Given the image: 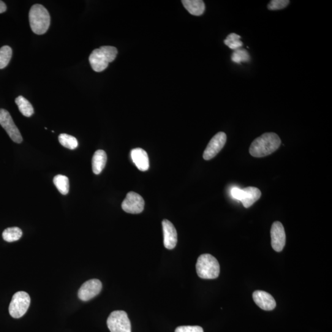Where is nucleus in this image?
Listing matches in <instances>:
<instances>
[{"instance_id":"ddd939ff","label":"nucleus","mask_w":332,"mask_h":332,"mask_svg":"<svg viewBox=\"0 0 332 332\" xmlns=\"http://www.w3.org/2000/svg\"><path fill=\"white\" fill-rule=\"evenodd\" d=\"M255 303L265 311H272L276 306V302L270 294L262 290H256L253 293Z\"/></svg>"},{"instance_id":"aec40b11","label":"nucleus","mask_w":332,"mask_h":332,"mask_svg":"<svg viewBox=\"0 0 332 332\" xmlns=\"http://www.w3.org/2000/svg\"><path fill=\"white\" fill-rule=\"evenodd\" d=\"M3 238L8 243L20 240L23 236V231L18 227L8 228L3 233Z\"/></svg>"},{"instance_id":"f03ea898","label":"nucleus","mask_w":332,"mask_h":332,"mask_svg":"<svg viewBox=\"0 0 332 332\" xmlns=\"http://www.w3.org/2000/svg\"><path fill=\"white\" fill-rule=\"evenodd\" d=\"M118 50L115 47L103 46L92 52L89 56V62L95 72H101L116 58Z\"/></svg>"},{"instance_id":"0eeeda50","label":"nucleus","mask_w":332,"mask_h":332,"mask_svg":"<svg viewBox=\"0 0 332 332\" xmlns=\"http://www.w3.org/2000/svg\"><path fill=\"white\" fill-rule=\"evenodd\" d=\"M0 125L15 143H21L23 140L20 130L16 126L10 113L5 109H0Z\"/></svg>"},{"instance_id":"a878e982","label":"nucleus","mask_w":332,"mask_h":332,"mask_svg":"<svg viewBox=\"0 0 332 332\" xmlns=\"http://www.w3.org/2000/svg\"><path fill=\"white\" fill-rule=\"evenodd\" d=\"M175 332H204L200 326H181L176 329Z\"/></svg>"},{"instance_id":"412c9836","label":"nucleus","mask_w":332,"mask_h":332,"mask_svg":"<svg viewBox=\"0 0 332 332\" xmlns=\"http://www.w3.org/2000/svg\"><path fill=\"white\" fill-rule=\"evenodd\" d=\"M13 55L12 49L8 46L0 48V69H5L9 64Z\"/></svg>"},{"instance_id":"bb28decb","label":"nucleus","mask_w":332,"mask_h":332,"mask_svg":"<svg viewBox=\"0 0 332 332\" xmlns=\"http://www.w3.org/2000/svg\"><path fill=\"white\" fill-rule=\"evenodd\" d=\"M231 193L232 197L234 199H235V200L241 201V202L244 200L245 193L243 189L241 190L236 187L233 188V189L231 190Z\"/></svg>"},{"instance_id":"4be33fe9","label":"nucleus","mask_w":332,"mask_h":332,"mask_svg":"<svg viewBox=\"0 0 332 332\" xmlns=\"http://www.w3.org/2000/svg\"><path fill=\"white\" fill-rule=\"evenodd\" d=\"M59 141L62 146L70 149H75L77 148L78 145L77 138L67 134H60Z\"/></svg>"},{"instance_id":"6ab92c4d","label":"nucleus","mask_w":332,"mask_h":332,"mask_svg":"<svg viewBox=\"0 0 332 332\" xmlns=\"http://www.w3.org/2000/svg\"><path fill=\"white\" fill-rule=\"evenodd\" d=\"M54 185L62 195H66L69 192V179L63 175H58L53 179Z\"/></svg>"},{"instance_id":"5701e85b","label":"nucleus","mask_w":332,"mask_h":332,"mask_svg":"<svg viewBox=\"0 0 332 332\" xmlns=\"http://www.w3.org/2000/svg\"><path fill=\"white\" fill-rule=\"evenodd\" d=\"M241 38L239 35L235 34V33H232V34L228 35L227 39L224 40V43L231 50H238L243 45V42L240 40Z\"/></svg>"},{"instance_id":"a211bd4d","label":"nucleus","mask_w":332,"mask_h":332,"mask_svg":"<svg viewBox=\"0 0 332 332\" xmlns=\"http://www.w3.org/2000/svg\"><path fill=\"white\" fill-rule=\"evenodd\" d=\"M19 110L24 116L31 117L34 113V109L32 105L23 96H19L15 100Z\"/></svg>"},{"instance_id":"423d86ee","label":"nucleus","mask_w":332,"mask_h":332,"mask_svg":"<svg viewBox=\"0 0 332 332\" xmlns=\"http://www.w3.org/2000/svg\"><path fill=\"white\" fill-rule=\"evenodd\" d=\"M107 323L111 332H131L130 320L127 313L124 311L111 312Z\"/></svg>"},{"instance_id":"f8f14e48","label":"nucleus","mask_w":332,"mask_h":332,"mask_svg":"<svg viewBox=\"0 0 332 332\" xmlns=\"http://www.w3.org/2000/svg\"><path fill=\"white\" fill-rule=\"evenodd\" d=\"M162 225L164 247L166 249L172 250L175 248L178 243V233L174 225L168 220H163Z\"/></svg>"},{"instance_id":"6e6552de","label":"nucleus","mask_w":332,"mask_h":332,"mask_svg":"<svg viewBox=\"0 0 332 332\" xmlns=\"http://www.w3.org/2000/svg\"><path fill=\"white\" fill-rule=\"evenodd\" d=\"M145 201L140 195L135 192L128 193L122 203V209L127 213L137 214L142 212Z\"/></svg>"},{"instance_id":"2eb2a0df","label":"nucleus","mask_w":332,"mask_h":332,"mask_svg":"<svg viewBox=\"0 0 332 332\" xmlns=\"http://www.w3.org/2000/svg\"><path fill=\"white\" fill-rule=\"evenodd\" d=\"M107 156L105 151L99 149L95 152L92 159V171L96 175L102 172L107 163Z\"/></svg>"},{"instance_id":"7ed1b4c3","label":"nucleus","mask_w":332,"mask_h":332,"mask_svg":"<svg viewBox=\"0 0 332 332\" xmlns=\"http://www.w3.org/2000/svg\"><path fill=\"white\" fill-rule=\"evenodd\" d=\"M29 22L32 31L35 34H45L50 26V13L43 5L35 4L30 10Z\"/></svg>"},{"instance_id":"dca6fc26","label":"nucleus","mask_w":332,"mask_h":332,"mask_svg":"<svg viewBox=\"0 0 332 332\" xmlns=\"http://www.w3.org/2000/svg\"><path fill=\"white\" fill-rule=\"evenodd\" d=\"M245 196L244 198L241 203L245 208H249L251 207L255 202L259 200L262 196V193L257 188L249 187L245 188L243 189Z\"/></svg>"},{"instance_id":"393cba45","label":"nucleus","mask_w":332,"mask_h":332,"mask_svg":"<svg viewBox=\"0 0 332 332\" xmlns=\"http://www.w3.org/2000/svg\"><path fill=\"white\" fill-rule=\"evenodd\" d=\"M289 4L288 0H272L268 5V9L271 11L283 10Z\"/></svg>"},{"instance_id":"cd10ccee","label":"nucleus","mask_w":332,"mask_h":332,"mask_svg":"<svg viewBox=\"0 0 332 332\" xmlns=\"http://www.w3.org/2000/svg\"><path fill=\"white\" fill-rule=\"evenodd\" d=\"M7 7L6 4L4 2L0 1V14L4 13L6 12Z\"/></svg>"},{"instance_id":"39448f33","label":"nucleus","mask_w":332,"mask_h":332,"mask_svg":"<svg viewBox=\"0 0 332 332\" xmlns=\"http://www.w3.org/2000/svg\"><path fill=\"white\" fill-rule=\"evenodd\" d=\"M31 304V297L28 293L20 291L13 295L11 301L9 312L11 316L19 319L23 316L28 310Z\"/></svg>"},{"instance_id":"9b49d317","label":"nucleus","mask_w":332,"mask_h":332,"mask_svg":"<svg viewBox=\"0 0 332 332\" xmlns=\"http://www.w3.org/2000/svg\"><path fill=\"white\" fill-rule=\"evenodd\" d=\"M271 246L275 251L281 252L286 242L284 228L279 222H275L271 229Z\"/></svg>"},{"instance_id":"f257e3e1","label":"nucleus","mask_w":332,"mask_h":332,"mask_svg":"<svg viewBox=\"0 0 332 332\" xmlns=\"http://www.w3.org/2000/svg\"><path fill=\"white\" fill-rule=\"evenodd\" d=\"M281 140L274 132L265 133L253 141L249 153L255 157H263L274 153L281 146Z\"/></svg>"},{"instance_id":"b1692460","label":"nucleus","mask_w":332,"mask_h":332,"mask_svg":"<svg viewBox=\"0 0 332 332\" xmlns=\"http://www.w3.org/2000/svg\"><path fill=\"white\" fill-rule=\"evenodd\" d=\"M231 60L235 63L241 64L242 62H249L250 58L248 52L240 48L234 52L231 56Z\"/></svg>"},{"instance_id":"4468645a","label":"nucleus","mask_w":332,"mask_h":332,"mask_svg":"<svg viewBox=\"0 0 332 332\" xmlns=\"http://www.w3.org/2000/svg\"><path fill=\"white\" fill-rule=\"evenodd\" d=\"M133 162L141 171H146L149 167L148 154L142 148L133 149L130 153Z\"/></svg>"},{"instance_id":"9d476101","label":"nucleus","mask_w":332,"mask_h":332,"mask_svg":"<svg viewBox=\"0 0 332 332\" xmlns=\"http://www.w3.org/2000/svg\"><path fill=\"white\" fill-rule=\"evenodd\" d=\"M102 288V282L99 279L89 280L81 285L78 291V297L83 301H89L99 295Z\"/></svg>"},{"instance_id":"1a4fd4ad","label":"nucleus","mask_w":332,"mask_h":332,"mask_svg":"<svg viewBox=\"0 0 332 332\" xmlns=\"http://www.w3.org/2000/svg\"><path fill=\"white\" fill-rule=\"evenodd\" d=\"M227 135L225 132H220L215 135L211 141H209L205 152H204V159L208 160L217 156V154L224 148L226 142H227Z\"/></svg>"},{"instance_id":"f3484780","label":"nucleus","mask_w":332,"mask_h":332,"mask_svg":"<svg viewBox=\"0 0 332 332\" xmlns=\"http://www.w3.org/2000/svg\"><path fill=\"white\" fill-rule=\"evenodd\" d=\"M182 3L192 15L200 16L205 12V4L202 0H183Z\"/></svg>"},{"instance_id":"20e7f679","label":"nucleus","mask_w":332,"mask_h":332,"mask_svg":"<svg viewBox=\"0 0 332 332\" xmlns=\"http://www.w3.org/2000/svg\"><path fill=\"white\" fill-rule=\"evenodd\" d=\"M198 276L205 279L217 278L220 274V265L216 258L210 254L199 257L196 265Z\"/></svg>"}]
</instances>
